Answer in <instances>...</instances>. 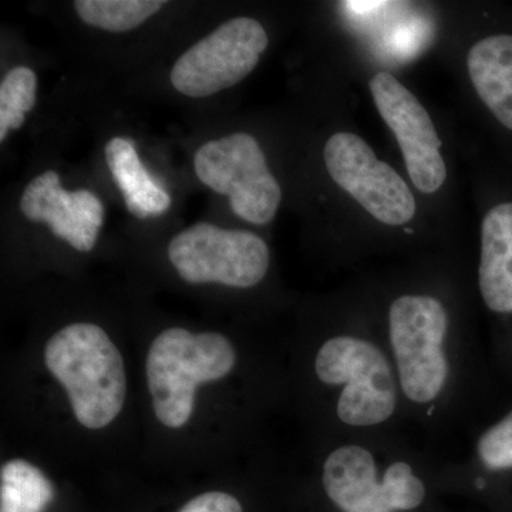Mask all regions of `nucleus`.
<instances>
[{
    "label": "nucleus",
    "instance_id": "nucleus-5",
    "mask_svg": "<svg viewBox=\"0 0 512 512\" xmlns=\"http://www.w3.org/2000/svg\"><path fill=\"white\" fill-rule=\"evenodd\" d=\"M235 363L234 345L221 333L164 330L151 345L146 367L157 419L170 429L183 427L194 410L198 384L229 375Z\"/></svg>",
    "mask_w": 512,
    "mask_h": 512
},
{
    "label": "nucleus",
    "instance_id": "nucleus-19",
    "mask_svg": "<svg viewBox=\"0 0 512 512\" xmlns=\"http://www.w3.org/2000/svg\"><path fill=\"white\" fill-rule=\"evenodd\" d=\"M180 512H244V508L234 495L214 491L198 495Z\"/></svg>",
    "mask_w": 512,
    "mask_h": 512
},
{
    "label": "nucleus",
    "instance_id": "nucleus-13",
    "mask_svg": "<svg viewBox=\"0 0 512 512\" xmlns=\"http://www.w3.org/2000/svg\"><path fill=\"white\" fill-rule=\"evenodd\" d=\"M511 478L512 407L474 429L460 454L441 456V488L485 494L494 490L495 484Z\"/></svg>",
    "mask_w": 512,
    "mask_h": 512
},
{
    "label": "nucleus",
    "instance_id": "nucleus-14",
    "mask_svg": "<svg viewBox=\"0 0 512 512\" xmlns=\"http://www.w3.org/2000/svg\"><path fill=\"white\" fill-rule=\"evenodd\" d=\"M467 72L495 123L512 136V32L491 33L471 46Z\"/></svg>",
    "mask_w": 512,
    "mask_h": 512
},
{
    "label": "nucleus",
    "instance_id": "nucleus-4",
    "mask_svg": "<svg viewBox=\"0 0 512 512\" xmlns=\"http://www.w3.org/2000/svg\"><path fill=\"white\" fill-rule=\"evenodd\" d=\"M45 362L86 429H103L119 416L126 400V369L120 350L100 326L73 323L59 330L47 342Z\"/></svg>",
    "mask_w": 512,
    "mask_h": 512
},
{
    "label": "nucleus",
    "instance_id": "nucleus-10",
    "mask_svg": "<svg viewBox=\"0 0 512 512\" xmlns=\"http://www.w3.org/2000/svg\"><path fill=\"white\" fill-rule=\"evenodd\" d=\"M370 93L377 111L402 148L414 187L423 194L439 191L446 183L447 167L429 111L404 84L387 72L373 76Z\"/></svg>",
    "mask_w": 512,
    "mask_h": 512
},
{
    "label": "nucleus",
    "instance_id": "nucleus-15",
    "mask_svg": "<svg viewBox=\"0 0 512 512\" xmlns=\"http://www.w3.org/2000/svg\"><path fill=\"white\" fill-rule=\"evenodd\" d=\"M106 161L111 174L123 194L127 210L134 217H157L170 208L171 198L154 183L141 164L133 141L111 138L106 144Z\"/></svg>",
    "mask_w": 512,
    "mask_h": 512
},
{
    "label": "nucleus",
    "instance_id": "nucleus-1",
    "mask_svg": "<svg viewBox=\"0 0 512 512\" xmlns=\"http://www.w3.org/2000/svg\"><path fill=\"white\" fill-rule=\"evenodd\" d=\"M375 316L410 429L433 441L466 429L483 372L478 348L451 302L431 289H403Z\"/></svg>",
    "mask_w": 512,
    "mask_h": 512
},
{
    "label": "nucleus",
    "instance_id": "nucleus-6",
    "mask_svg": "<svg viewBox=\"0 0 512 512\" xmlns=\"http://www.w3.org/2000/svg\"><path fill=\"white\" fill-rule=\"evenodd\" d=\"M168 258L188 284H222L248 289L268 275L271 252L254 232L200 222L175 235Z\"/></svg>",
    "mask_w": 512,
    "mask_h": 512
},
{
    "label": "nucleus",
    "instance_id": "nucleus-12",
    "mask_svg": "<svg viewBox=\"0 0 512 512\" xmlns=\"http://www.w3.org/2000/svg\"><path fill=\"white\" fill-rule=\"evenodd\" d=\"M20 210L30 221L47 222L56 237L80 252L92 251L104 220L99 198L86 190H63L55 171H46L26 187Z\"/></svg>",
    "mask_w": 512,
    "mask_h": 512
},
{
    "label": "nucleus",
    "instance_id": "nucleus-20",
    "mask_svg": "<svg viewBox=\"0 0 512 512\" xmlns=\"http://www.w3.org/2000/svg\"><path fill=\"white\" fill-rule=\"evenodd\" d=\"M25 123V113L13 110H0V141H5L9 130H18Z\"/></svg>",
    "mask_w": 512,
    "mask_h": 512
},
{
    "label": "nucleus",
    "instance_id": "nucleus-7",
    "mask_svg": "<svg viewBox=\"0 0 512 512\" xmlns=\"http://www.w3.org/2000/svg\"><path fill=\"white\" fill-rule=\"evenodd\" d=\"M201 183L228 195L232 211L255 225L269 224L281 205V185L266 164L254 137L235 133L204 144L195 154Z\"/></svg>",
    "mask_w": 512,
    "mask_h": 512
},
{
    "label": "nucleus",
    "instance_id": "nucleus-17",
    "mask_svg": "<svg viewBox=\"0 0 512 512\" xmlns=\"http://www.w3.org/2000/svg\"><path fill=\"white\" fill-rule=\"evenodd\" d=\"M164 5L163 0H77L74 9L87 25L120 33L143 25Z\"/></svg>",
    "mask_w": 512,
    "mask_h": 512
},
{
    "label": "nucleus",
    "instance_id": "nucleus-9",
    "mask_svg": "<svg viewBox=\"0 0 512 512\" xmlns=\"http://www.w3.org/2000/svg\"><path fill=\"white\" fill-rule=\"evenodd\" d=\"M323 157L332 180L375 220L389 227H403L413 220L417 205L409 185L392 165L376 157L362 137L346 131L333 134Z\"/></svg>",
    "mask_w": 512,
    "mask_h": 512
},
{
    "label": "nucleus",
    "instance_id": "nucleus-3",
    "mask_svg": "<svg viewBox=\"0 0 512 512\" xmlns=\"http://www.w3.org/2000/svg\"><path fill=\"white\" fill-rule=\"evenodd\" d=\"M318 481L335 512H423L441 488V456L403 433L325 439Z\"/></svg>",
    "mask_w": 512,
    "mask_h": 512
},
{
    "label": "nucleus",
    "instance_id": "nucleus-18",
    "mask_svg": "<svg viewBox=\"0 0 512 512\" xmlns=\"http://www.w3.org/2000/svg\"><path fill=\"white\" fill-rule=\"evenodd\" d=\"M37 77L29 67L10 70L0 84V110L29 113L36 104Z\"/></svg>",
    "mask_w": 512,
    "mask_h": 512
},
{
    "label": "nucleus",
    "instance_id": "nucleus-2",
    "mask_svg": "<svg viewBox=\"0 0 512 512\" xmlns=\"http://www.w3.org/2000/svg\"><path fill=\"white\" fill-rule=\"evenodd\" d=\"M311 377L326 439L410 429L375 312L348 316L320 338L312 348Z\"/></svg>",
    "mask_w": 512,
    "mask_h": 512
},
{
    "label": "nucleus",
    "instance_id": "nucleus-16",
    "mask_svg": "<svg viewBox=\"0 0 512 512\" xmlns=\"http://www.w3.org/2000/svg\"><path fill=\"white\" fill-rule=\"evenodd\" d=\"M52 500V484L33 464L13 460L2 467L0 512H43Z\"/></svg>",
    "mask_w": 512,
    "mask_h": 512
},
{
    "label": "nucleus",
    "instance_id": "nucleus-8",
    "mask_svg": "<svg viewBox=\"0 0 512 512\" xmlns=\"http://www.w3.org/2000/svg\"><path fill=\"white\" fill-rule=\"evenodd\" d=\"M268 43L258 20H228L175 62L171 83L175 90L194 99L229 89L251 74Z\"/></svg>",
    "mask_w": 512,
    "mask_h": 512
},
{
    "label": "nucleus",
    "instance_id": "nucleus-11",
    "mask_svg": "<svg viewBox=\"0 0 512 512\" xmlns=\"http://www.w3.org/2000/svg\"><path fill=\"white\" fill-rule=\"evenodd\" d=\"M477 286L484 308L498 323L497 353L512 366V198L497 201L481 222Z\"/></svg>",
    "mask_w": 512,
    "mask_h": 512
}]
</instances>
